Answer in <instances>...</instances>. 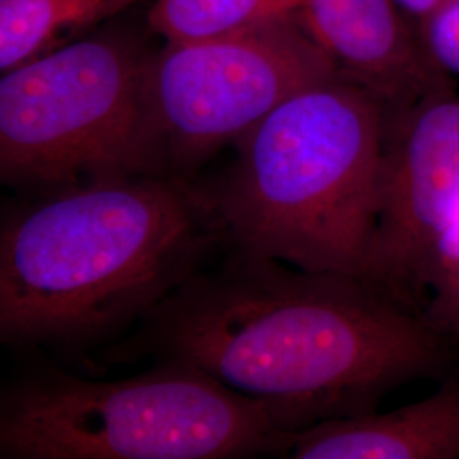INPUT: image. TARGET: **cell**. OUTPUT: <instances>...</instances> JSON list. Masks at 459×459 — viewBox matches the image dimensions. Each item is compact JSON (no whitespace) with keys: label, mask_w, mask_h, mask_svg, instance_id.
<instances>
[{"label":"cell","mask_w":459,"mask_h":459,"mask_svg":"<svg viewBox=\"0 0 459 459\" xmlns=\"http://www.w3.org/2000/svg\"><path fill=\"white\" fill-rule=\"evenodd\" d=\"M458 356L420 313L364 278L223 252L100 359L187 364L263 403L296 437L446 377Z\"/></svg>","instance_id":"6da1fadb"},{"label":"cell","mask_w":459,"mask_h":459,"mask_svg":"<svg viewBox=\"0 0 459 459\" xmlns=\"http://www.w3.org/2000/svg\"><path fill=\"white\" fill-rule=\"evenodd\" d=\"M223 250L201 179L140 174L11 196L0 214V342L100 358Z\"/></svg>","instance_id":"7a4b0ae2"},{"label":"cell","mask_w":459,"mask_h":459,"mask_svg":"<svg viewBox=\"0 0 459 459\" xmlns=\"http://www.w3.org/2000/svg\"><path fill=\"white\" fill-rule=\"evenodd\" d=\"M385 104L333 77L286 99L206 182L227 254L362 278L375 233Z\"/></svg>","instance_id":"3957f363"},{"label":"cell","mask_w":459,"mask_h":459,"mask_svg":"<svg viewBox=\"0 0 459 459\" xmlns=\"http://www.w3.org/2000/svg\"><path fill=\"white\" fill-rule=\"evenodd\" d=\"M293 443L263 403L182 362L91 379L45 358L0 390L2 459L290 458Z\"/></svg>","instance_id":"277c9868"},{"label":"cell","mask_w":459,"mask_h":459,"mask_svg":"<svg viewBox=\"0 0 459 459\" xmlns=\"http://www.w3.org/2000/svg\"><path fill=\"white\" fill-rule=\"evenodd\" d=\"M155 38L113 19L0 79V182L13 196L153 176L147 128Z\"/></svg>","instance_id":"5b68a950"},{"label":"cell","mask_w":459,"mask_h":459,"mask_svg":"<svg viewBox=\"0 0 459 459\" xmlns=\"http://www.w3.org/2000/svg\"><path fill=\"white\" fill-rule=\"evenodd\" d=\"M339 77L299 14L201 41H164L147 79L152 174L197 181L220 150L298 92Z\"/></svg>","instance_id":"8992f818"},{"label":"cell","mask_w":459,"mask_h":459,"mask_svg":"<svg viewBox=\"0 0 459 459\" xmlns=\"http://www.w3.org/2000/svg\"><path fill=\"white\" fill-rule=\"evenodd\" d=\"M458 213V94L385 109L377 225L362 278L422 315L437 248Z\"/></svg>","instance_id":"52a82bcc"},{"label":"cell","mask_w":459,"mask_h":459,"mask_svg":"<svg viewBox=\"0 0 459 459\" xmlns=\"http://www.w3.org/2000/svg\"><path fill=\"white\" fill-rule=\"evenodd\" d=\"M299 17L339 75L386 109L456 92L394 0H303Z\"/></svg>","instance_id":"ba28073f"},{"label":"cell","mask_w":459,"mask_h":459,"mask_svg":"<svg viewBox=\"0 0 459 459\" xmlns=\"http://www.w3.org/2000/svg\"><path fill=\"white\" fill-rule=\"evenodd\" d=\"M295 459H458L459 364L424 400L332 419L295 437Z\"/></svg>","instance_id":"9c48e42d"},{"label":"cell","mask_w":459,"mask_h":459,"mask_svg":"<svg viewBox=\"0 0 459 459\" xmlns=\"http://www.w3.org/2000/svg\"><path fill=\"white\" fill-rule=\"evenodd\" d=\"M142 0H0L2 74L113 21Z\"/></svg>","instance_id":"30bf717a"},{"label":"cell","mask_w":459,"mask_h":459,"mask_svg":"<svg viewBox=\"0 0 459 459\" xmlns=\"http://www.w3.org/2000/svg\"><path fill=\"white\" fill-rule=\"evenodd\" d=\"M303 0H153L148 30L164 41H201L299 14Z\"/></svg>","instance_id":"8fae6325"},{"label":"cell","mask_w":459,"mask_h":459,"mask_svg":"<svg viewBox=\"0 0 459 459\" xmlns=\"http://www.w3.org/2000/svg\"><path fill=\"white\" fill-rule=\"evenodd\" d=\"M422 316L437 333L459 345V213L437 248Z\"/></svg>","instance_id":"7c38bea8"},{"label":"cell","mask_w":459,"mask_h":459,"mask_svg":"<svg viewBox=\"0 0 459 459\" xmlns=\"http://www.w3.org/2000/svg\"><path fill=\"white\" fill-rule=\"evenodd\" d=\"M427 51L451 77H459V0H449L420 28Z\"/></svg>","instance_id":"4fadbf2b"},{"label":"cell","mask_w":459,"mask_h":459,"mask_svg":"<svg viewBox=\"0 0 459 459\" xmlns=\"http://www.w3.org/2000/svg\"><path fill=\"white\" fill-rule=\"evenodd\" d=\"M394 2L420 31V28L426 24L427 21L437 11H441L449 0H394Z\"/></svg>","instance_id":"5bb4252c"}]
</instances>
